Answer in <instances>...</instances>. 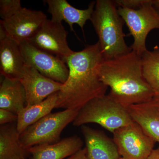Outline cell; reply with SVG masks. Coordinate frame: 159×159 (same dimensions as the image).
<instances>
[{
	"instance_id": "2e32d148",
	"label": "cell",
	"mask_w": 159,
	"mask_h": 159,
	"mask_svg": "<svg viewBox=\"0 0 159 159\" xmlns=\"http://www.w3.org/2000/svg\"><path fill=\"white\" fill-rule=\"evenodd\" d=\"M83 142L77 135L64 138L53 144L32 146L27 149L32 159H63L82 149Z\"/></svg>"
},
{
	"instance_id": "4fadbf2b",
	"label": "cell",
	"mask_w": 159,
	"mask_h": 159,
	"mask_svg": "<svg viewBox=\"0 0 159 159\" xmlns=\"http://www.w3.org/2000/svg\"><path fill=\"white\" fill-rule=\"evenodd\" d=\"M81 131L89 159H119L121 158L113 139L104 132L83 125Z\"/></svg>"
},
{
	"instance_id": "8fae6325",
	"label": "cell",
	"mask_w": 159,
	"mask_h": 159,
	"mask_svg": "<svg viewBox=\"0 0 159 159\" xmlns=\"http://www.w3.org/2000/svg\"><path fill=\"white\" fill-rule=\"evenodd\" d=\"M19 80L25 91L26 106L42 102L52 94L59 92L63 85V84L43 76L35 69L26 65Z\"/></svg>"
},
{
	"instance_id": "d4e9b609",
	"label": "cell",
	"mask_w": 159,
	"mask_h": 159,
	"mask_svg": "<svg viewBox=\"0 0 159 159\" xmlns=\"http://www.w3.org/2000/svg\"><path fill=\"white\" fill-rule=\"evenodd\" d=\"M146 159H159V147L153 149Z\"/></svg>"
},
{
	"instance_id": "9c48e42d",
	"label": "cell",
	"mask_w": 159,
	"mask_h": 159,
	"mask_svg": "<svg viewBox=\"0 0 159 159\" xmlns=\"http://www.w3.org/2000/svg\"><path fill=\"white\" fill-rule=\"evenodd\" d=\"M68 34L62 23L47 19L28 42L37 48L60 57L65 61L74 52L68 43Z\"/></svg>"
},
{
	"instance_id": "5b68a950",
	"label": "cell",
	"mask_w": 159,
	"mask_h": 159,
	"mask_svg": "<svg viewBox=\"0 0 159 159\" xmlns=\"http://www.w3.org/2000/svg\"><path fill=\"white\" fill-rule=\"evenodd\" d=\"M78 112L75 110L65 109L42 118L20 135L23 147L27 149L35 145L58 142L63 130L74 122Z\"/></svg>"
},
{
	"instance_id": "603a6c76",
	"label": "cell",
	"mask_w": 159,
	"mask_h": 159,
	"mask_svg": "<svg viewBox=\"0 0 159 159\" xmlns=\"http://www.w3.org/2000/svg\"><path fill=\"white\" fill-rule=\"evenodd\" d=\"M146 0H117L114 1L117 6L122 8L138 9L142 6Z\"/></svg>"
},
{
	"instance_id": "83f0119b",
	"label": "cell",
	"mask_w": 159,
	"mask_h": 159,
	"mask_svg": "<svg viewBox=\"0 0 159 159\" xmlns=\"http://www.w3.org/2000/svg\"><path fill=\"white\" fill-rule=\"evenodd\" d=\"M119 159H123V158H122L121 157V158H119Z\"/></svg>"
},
{
	"instance_id": "ba28073f",
	"label": "cell",
	"mask_w": 159,
	"mask_h": 159,
	"mask_svg": "<svg viewBox=\"0 0 159 159\" xmlns=\"http://www.w3.org/2000/svg\"><path fill=\"white\" fill-rule=\"evenodd\" d=\"M20 46L26 65L54 81L62 84L66 81L69 70L63 60L37 48L29 42L21 43Z\"/></svg>"
},
{
	"instance_id": "277c9868",
	"label": "cell",
	"mask_w": 159,
	"mask_h": 159,
	"mask_svg": "<svg viewBox=\"0 0 159 159\" xmlns=\"http://www.w3.org/2000/svg\"><path fill=\"white\" fill-rule=\"evenodd\" d=\"M134 122L127 108L108 95L92 99L80 110L74 126L97 123L113 133L116 129Z\"/></svg>"
},
{
	"instance_id": "44dd1931",
	"label": "cell",
	"mask_w": 159,
	"mask_h": 159,
	"mask_svg": "<svg viewBox=\"0 0 159 159\" xmlns=\"http://www.w3.org/2000/svg\"><path fill=\"white\" fill-rule=\"evenodd\" d=\"M22 8L20 0H1L0 17L3 20L8 19L16 14Z\"/></svg>"
},
{
	"instance_id": "52a82bcc",
	"label": "cell",
	"mask_w": 159,
	"mask_h": 159,
	"mask_svg": "<svg viewBox=\"0 0 159 159\" xmlns=\"http://www.w3.org/2000/svg\"><path fill=\"white\" fill-rule=\"evenodd\" d=\"M113 134L119 154L124 159H146L156 143L134 121Z\"/></svg>"
},
{
	"instance_id": "8992f818",
	"label": "cell",
	"mask_w": 159,
	"mask_h": 159,
	"mask_svg": "<svg viewBox=\"0 0 159 159\" xmlns=\"http://www.w3.org/2000/svg\"><path fill=\"white\" fill-rule=\"evenodd\" d=\"M118 11L128 27V35L134 38L131 50L141 56L147 50L146 40L148 33L153 29H159L158 13L152 6V0H146L138 9L119 6Z\"/></svg>"
},
{
	"instance_id": "9a60e30c",
	"label": "cell",
	"mask_w": 159,
	"mask_h": 159,
	"mask_svg": "<svg viewBox=\"0 0 159 159\" xmlns=\"http://www.w3.org/2000/svg\"><path fill=\"white\" fill-rule=\"evenodd\" d=\"M25 65L20 44L7 35L0 39L1 75L19 80Z\"/></svg>"
},
{
	"instance_id": "484cf974",
	"label": "cell",
	"mask_w": 159,
	"mask_h": 159,
	"mask_svg": "<svg viewBox=\"0 0 159 159\" xmlns=\"http://www.w3.org/2000/svg\"><path fill=\"white\" fill-rule=\"evenodd\" d=\"M152 3L154 8L159 14V0H152Z\"/></svg>"
},
{
	"instance_id": "7c38bea8",
	"label": "cell",
	"mask_w": 159,
	"mask_h": 159,
	"mask_svg": "<svg viewBox=\"0 0 159 159\" xmlns=\"http://www.w3.org/2000/svg\"><path fill=\"white\" fill-rule=\"evenodd\" d=\"M43 2L48 6V11L52 20L61 23L64 21L74 32L73 25L77 24L83 33L84 25L87 21L91 20L96 3L92 2L87 9H80L71 6L66 0H45Z\"/></svg>"
},
{
	"instance_id": "6da1fadb",
	"label": "cell",
	"mask_w": 159,
	"mask_h": 159,
	"mask_svg": "<svg viewBox=\"0 0 159 159\" xmlns=\"http://www.w3.org/2000/svg\"><path fill=\"white\" fill-rule=\"evenodd\" d=\"M104 59L99 41L74 51L66 59L69 76L58 92L56 108L79 111L92 99L106 95L108 87L101 81L99 74Z\"/></svg>"
},
{
	"instance_id": "ffe728a7",
	"label": "cell",
	"mask_w": 159,
	"mask_h": 159,
	"mask_svg": "<svg viewBox=\"0 0 159 159\" xmlns=\"http://www.w3.org/2000/svg\"><path fill=\"white\" fill-rule=\"evenodd\" d=\"M141 58L144 78L156 96H159V47L155 46L152 51L147 50Z\"/></svg>"
},
{
	"instance_id": "ac0fdd59",
	"label": "cell",
	"mask_w": 159,
	"mask_h": 159,
	"mask_svg": "<svg viewBox=\"0 0 159 159\" xmlns=\"http://www.w3.org/2000/svg\"><path fill=\"white\" fill-rule=\"evenodd\" d=\"M58 92L51 95L42 102L35 105L26 106L17 114V130L21 134L29 126L51 113L56 108Z\"/></svg>"
},
{
	"instance_id": "7402d4cb",
	"label": "cell",
	"mask_w": 159,
	"mask_h": 159,
	"mask_svg": "<svg viewBox=\"0 0 159 159\" xmlns=\"http://www.w3.org/2000/svg\"><path fill=\"white\" fill-rule=\"evenodd\" d=\"M18 116L16 114L7 110L0 109V124L1 125L17 122Z\"/></svg>"
},
{
	"instance_id": "5bb4252c",
	"label": "cell",
	"mask_w": 159,
	"mask_h": 159,
	"mask_svg": "<svg viewBox=\"0 0 159 159\" xmlns=\"http://www.w3.org/2000/svg\"><path fill=\"white\" fill-rule=\"evenodd\" d=\"M127 109L134 122L159 143V96L147 102L129 106Z\"/></svg>"
},
{
	"instance_id": "3957f363",
	"label": "cell",
	"mask_w": 159,
	"mask_h": 159,
	"mask_svg": "<svg viewBox=\"0 0 159 159\" xmlns=\"http://www.w3.org/2000/svg\"><path fill=\"white\" fill-rule=\"evenodd\" d=\"M97 36L103 57L113 59L132 51L125 42L124 20L116 4L111 0H97L90 20Z\"/></svg>"
},
{
	"instance_id": "7a4b0ae2",
	"label": "cell",
	"mask_w": 159,
	"mask_h": 159,
	"mask_svg": "<svg viewBox=\"0 0 159 159\" xmlns=\"http://www.w3.org/2000/svg\"><path fill=\"white\" fill-rule=\"evenodd\" d=\"M99 74L101 81L110 88L109 96L126 108L157 96L143 76L141 56L133 51L103 60Z\"/></svg>"
},
{
	"instance_id": "30bf717a",
	"label": "cell",
	"mask_w": 159,
	"mask_h": 159,
	"mask_svg": "<svg viewBox=\"0 0 159 159\" xmlns=\"http://www.w3.org/2000/svg\"><path fill=\"white\" fill-rule=\"evenodd\" d=\"M42 11L23 8L8 19L0 20L6 34L19 43L28 42L47 19Z\"/></svg>"
},
{
	"instance_id": "4316f807",
	"label": "cell",
	"mask_w": 159,
	"mask_h": 159,
	"mask_svg": "<svg viewBox=\"0 0 159 159\" xmlns=\"http://www.w3.org/2000/svg\"><path fill=\"white\" fill-rule=\"evenodd\" d=\"M16 159H25V158H18Z\"/></svg>"
},
{
	"instance_id": "e0dca14e",
	"label": "cell",
	"mask_w": 159,
	"mask_h": 159,
	"mask_svg": "<svg viewBox=\"0 0 159 159\" xmlns=\"http://www.w3.org/2000/svg\"><path fill=\"white\" fill-rule=\"evenodd\" d=\"M25 91L19 80L4 77L0 86V109L16 114L25 107Z\"/></svg>"
},
{
	"instance_id": "cb8c5ba5",
	"label": "cell",
	"mask_w": 159,
	"mask_h": 159,
	"mask_svg": "<svg viewBox=\"0 0 159 159\" xmlns=\"http://www.w3.org/2000/svg\"><path fill=\"white\" fill-rule=\"evenodd\" d=\"M68 159H89L87 156L86 148L85 147L82 148L76 153L71 156Z\"/></svg>"
},
{
	"instance_id": "d6986e66",
	"label": "cell",
	"mask_w": 159,
	"mask_h": 159,
	"mask_svg": "<svg viewBox=\"0 0 159 159\" xmlns=\"http://www.w3.org/2000/svg\"><path fill=\"white\" fill-rule=\"evenodd\" d=\"M16 124L2 125L0 128V159L25 158L29 153L23 147Z\"/></svg>"
}]
</instances>
